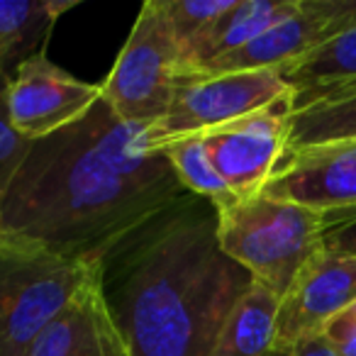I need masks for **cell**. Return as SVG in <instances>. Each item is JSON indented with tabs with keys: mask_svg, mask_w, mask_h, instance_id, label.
<instances>
[{
	"mask_svg": "<svg viewBox=\"0 0 356 356\" xmlns=\"http://www.w3.org/2000/svg\"><path fill=\"white\" fill-rule=\"evenodd\" d=\"M188 195L149 127L120 120L100 98L79 122L32 144L0 203V237L98 264Z\"/></svg>",
	"mask_w": 356,
	"mask_h": 356,
	"instance_id": "obj_1",
	"label": "cell"
},
{
	"mask_svg": "<svg viewBox=\"0 0 356 356\" xmlns=\"http://www.w3.org/2000/svg\"><path fill=\"white\" fill-rule=\"evenodd\" d=\"M254 276L218 239V208L191 193L120 239L98 286L127 356H213Z\"/></svg>",
	"mask_w": 356,
	"mask_h": 356,
	"instance_id": "obj_2",
	"label": "cell"
},
{
	"mask_svg": "<svg viewBox=\"0 0 356 356\" xmlns=\"http://www.w3.org/2000/svg\"><path fill=\"white\" fill-rule=\"evenodd\" d=\"M322 234L320 213L264 193L218 210L222 252L278 298L286 296L302 266L322 249Z\"/></svg>",
	"mask_w": 356,
	"mask_h": 356,
	"instance_id": "obj_3",
	"label": "cell"
},
{
	"mask_svg": "<svg viewBox=\"0 0 356 356\" xmlns=\"http://www.w3.org/2000/svg\"><path fill=\"white\" fill-rule=\"evenodd\" d=\"M98 264L0 237V356H30L42 332L95 278Z\"/></svg>",
	"mask_w": 356,
	"mask_h": 356,
	"instance_id": "obj_4",
	"label": "cell"
},
{
	"mask_svg": "<svg viewBox=\"0 0 356 356\" xmlns=\"http://www.w3.org/2000/svg\"><path fill=\"white\" fill-rule=\"evenodd\" d=\"M178 69L181 47L159 0H149L139 10L113 71L100 86V98L124 122L154 127L168 113Z\"/></svg>",
	"mask_w": 356,
	"mask_h": 356,
	"instance_id": "obj_5",
	"label": "cell"
},
{
	"mask_svg": "<svg viewBox=\"0 0 356 356\" xmlns=\"http://www.w3.org/2000/svg\"><path fill=\"white\" fill-rule=\"evenodd\" d=\"M291 95L293 90L278 69L237 74L178 71L166 118L149 127V132L154 144L186 134H203Z\"/></svg>",
	"mask_w": 356,
	"mask_h": 356,
	"instance_id": "obj_6",
	"label": "cell"
},
{
	"mask_svg": "<svg viewBox=\"0 0 356 356\" xmlns=\"http://www.w3.org/2000/svg\"><path fill=\"white\" fill-rule=\"evenodd\" d=\"M291 98H283L259 113L203 132V144L227 188L242 198L264 191L288 149Z\"/></svg>",
	"mask_w": 356,
	"mask_h": 356,
	"instance_id": "obj_7",
	"label": "cell"
},
{
	"mask_svg": "<svg viewBox=\"0 0 356 356\" xmlns=\"http://www.w3.org/2000/svg\"><path fill=\"white\" fill-rule=\"evenodd\" d=\"M100 86L66 74L47 54L27 59L6 79L10 122L30 142L79 122L100 100Z\"/></svg>",
	"mask_w": 356,
	"mask_h": 356,
	"instance_id": "obj_8",
	"label": "cell"
},
{
	"mask_svg": "<svg viewBox=\"0 0 356 356\" xmlns=\"http://www.w3.org/2000/svg\"><path fill=\"white\" fill-rule=\"evenodd\" d=\"M356 302V257L320 249L281 298L276 344L325 334L327 325Z\"/></svg>",
	"mask_w": 356,
	"mask_h": 356,
	"instance_id": "obj_9",
	"label": "cell"
},
{
	"mask_svg": "<svg viewBox=\"0 0 356 356\" xmlns=\"http://www.w3.org/2000/svg\"><path fill=\"white\" fill-rule=\"evenodd\" d=\"M268 198L334 215L356 208V142L288 152L261 191Z\"/></svg>",
	"mask_w": 356,
	"mask_h": 356,
	"instance_id": "obj_10",
	"label": "cell"
},
{
	"mask_svg": "<svg viewBox=\"0 0 356 356\" xmlns=\"http://www.w3.org/2000/svg\"><path fill=\"white\" fill-rule=\"evenodd\" d=\"M334 35V20L327 0H300L296 15L273 25L242 49L220 56L203 74H237V71L278 69L293 64L310 49Z\"/></svg>",
	"mask_w": 356,
	"mask_h": 356,
	"instance_id": "obj_11",
	"label": "cell"
},
{
	"mask_svg": "<svg viewBox=\"0 0 356 356\" xmlns=\"http://www.w3.org/2000/svg\"><path fill=\"white\" fill-rule=\"evenodd\" d=\"M30 356H127L95 278L42 332Z\"/></svg>",
	"mask_w": 356,
	"mask_h": 356,
	"instance_id": "obj_12",
	"label": "cell"
},
{
	"mask_svg": "<svg viewBox=\"0 0 356 356\" xmlns=\"http://www.w3.org/2000/svg\"><path fill=\"white\" fill-rule=\"evenodd\" d=\"M298 8L300 0H234V6L225 15L210 22L181 49L178 71H203L220 56L242 49L273 25L296 15Z\"/></svg>",
	"mask_w": 356,
	"mask_h": 356,
	"instance_id": "obj_13",
	"label": "cell"
},
{
	"mask_svg": "<svg viewBox=\"0 0 356 356\" xmlns=\"http://www.w3.org/2000/svg\"><path fill=\"white\" fill-rule=\"evenodd\" d=\"M288 152L356 142V81L293 95Z\"/></svg>",
	"mask_w": 356,
	"mask_h": 356,
	"instance_id": "obj_14",
	"label": "cell"
},
{
	"mask_svg": "<svg viewBox=\"0 0 356 356\" xmlns=\"http://www.w3.org/2000/svg\"><path fill=\"white\" fill-rule=\"evenodd\" d=\"M74 6V0H0V79L47 54L56 20Z\"/></svg>",
	"mask_w": 356,
	"mask_h": 356,
	"instance_id": "obj_15",
	"label": "cell"
},
{
	"mask_svg": "<svg viewBox=\"0 0 356 356\" xmlns=\"http://www.w3.org/2000/svg\"><path fill=\"white\" fill-rule=\"evenodd\" d=\"M281 298L254 281L225 322L213 356H268L276 344V320Z\"/></svg>",
	"mask_w": 356,
	"mask_h": 356,
	"instance_id": "obj_16",
	"label": "cell"
},
{
	"mask_svg": "<svg viewBox=\"0 0 356 356\" xmlns=\"http://www.w3.org/2000/svg\"><path fill=\"white\" fill-rule=\"evenodd\" d=\"M281 76L293 95L356 81V27L337 32L305 56L283 66Z\"/></svg>",
	"mask_w": 356,
	"mask_h": 356,
	"instance_id": "obj_17",
	"label": "cell"
},
{
	"mask_svg": "<svg viewBox=\"0 0 356 356\" xmlns=\"http://www.w3.org/2000/svg\"><path fill=\"white\" fill-rule=\"evenodd\" d=\"M163 152V156L168 159V163L173 166L176 176L181 178V184L198 198H205L215 205V208H227L234 200H239L232 191L227 188V184L222 181V176L218 173V168L213 166L208 152H205L203 134H186V137H173L168 142L156 144Z\"/></svg>",
	"mask_w": 356,
	"mask_h": 356,
	"instance_id": "obj_18",
	"label": "cell"
},
{
	"mask_svg": "<svg viewBox=\"0 0 356 356\" xmlns=\"http://www.w3.org/2000/svg\"><path fill=\"white\" fill-rule=\"evenodd\" d=\"M159 6L178 47L184 49L210 22L225 15L234 6V0H159Z\"/></svg>",
	"mask_w": 356,
	"mask_h": 356,
	"instance_id": "obj_19",
	"label": "cell"
},
{
	"mask_svg": "<svg viewBox=\"0 0 356 356\" xmlns=\"http://www.w3.org/2000/svg\"><path fill=\"white\" fill-rule=\"evenodd\" d=\"M30 139H25L10 122L8 115V98H6V79H0V203L10 188L13 178L25 163L27 154L32 149Z\"/></svg>",
	"mask_w": 356,
	"mask_h": 356,
	"instance_id": "obj_20",
	"label": "cell"
},
{
	"mask_svg": "<svg viewBox=\"0 0 356 356\" xmlns=\"http://www.w3.org/2000/svg\"><path fill=\"white\" fill-rule=\"evenodd\" d=\"M322 220H325L322 249L356 257V208L334 215H322Z\"/></svg>",
	"mask_w": 356,
	"mask_h": 356,
	"instance_id": "obj_21",
	"label": "cell"
},
{
	"mask_svg": "<svg viewBox=\"0 0 356 356\" xmlns=\"http://www.w3.org/2000/svg\"><path fill=\"white\" fill-rule=\"evenodd\" d=\"M325 337L339 356H356V302L327 325Z\"/></svg>",
	"mask_w": 356,
	"mask_h": 356,
	"instance_id": "obj_22",
	"label": "cell"
},
{
	"mask_svg": "<svg viewBox=\"0 0 356 356\" xmlns=\"http://www.w3.org/2000/svg\"><path fill=\"white\" fill-rule=\"evenodd\" d=\"M268 356H339L325 334L310 337V339L293 341V344H273Z\"/></svg>",
	"mask_w": 356,
	"mask_h": 356,
	"instance_id": "obj_23",
	"label": "cell"
},
{
	"mask_svg": "<svg viewBox=\"0 0 356 356\" xmlns=\"http://www.w3.org/2000/svg\"><path fill=\"white\" fill-rule=\"evenodd\" d=\"M327 8L334 20V35L346 27H356V0H327Z\"/></svg>",
	"mask_w": 356,
	"mask_h": 356,
	"instance_id": "obj_24",
	"label": "cell"
}]
</instances>
